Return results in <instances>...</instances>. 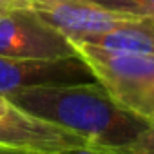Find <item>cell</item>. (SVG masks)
<instances>
[{
	"mask_svg": "<svg viewBox=\"0 0 154 154\" xmlns=\"http://www.w3.org/2000/svg\"><path fill=\"white\" fill-rule=\"evenodd\" d=\"M91 2L131 17L154 18V0H91Z\"/></svg>",
	"mask_w": 154,
	"mask_h": 154,
	"instance_id": "ba28073f",
	"label": "cell"
},
{
	"mask_svg": "<svg viewBox=\"0 0 154 154\" xmlns=\"http://www.w3.org/2000/svg\"><path fill=\"white\" fill-rule=\"evenodd\" d=\"M78 54L76 47L33 8L0 15V56L54 60Z\"/></svg>",
	"mask_w": 154,
	"mask_h": 154,
	"instance_id": "277c9868",
	"label": "cell"
},
{
	"mask_svg": "<svg viewBox=\"0 0 154 154\" xmlns=\"http://www.w3.org/2000/svg\"><path fill=\"white\" fill-rule=\"evenodd\" d=\"M26 8H31V0H0V15Z\"/></svg>",
	"mask_w": 154,
	"mask_h": 154,
	"instance_id": "30bf717a",
	"label": "cell"
},
{
	"mask_svg": "<svg viewBox=\"0 0 154 154\" xmlns=\"http://www.w3.org/2000/svg\"><path fill=\"white\" fill-rule=\"evenodd\" d=\"M6 98L45 122L78 134L91 143L93 154H109L129 145L149 123L120 107L98 82L38 87Z\"/></svg>",
	"mask_w": 154,
	"mask_h": 154,
	"instance_id": "6da1fadb",
	"label": "cell"
},
{
	"mask_svg": "<svg viewBox=\"0 0 154 154\" xmlns=\"http://www.w3.org/2000/svg\"><path fill=\"white\" fill-rule=\"evenodd\" d=\"M76 45H94L107 51L154 54V18L134 17L112 26L107 31L87 35L74 42Z\"/></svg>",
	"mask_w": 154,
	"mask_h": 154,
	"instance_id": "52a82bcc",
	"label": "cell"
},
{
	"mask_svg": "<svg viewBox=\"0 0 154 154\" xmlns=\"http://www.w3.org/2000/svg\"><path fill=\"white\" fill-rule=\"evenodd\" d=\"M0 154H47V152H38V150H27V149H15V147L0 145Z\"/></svg>",
	"mask_w": 154,
	"mask_h": 154,
	"instance_id": "8fae6325",
	"label": "cell"
},
{
	"mask_svg": "<svg viewBox=\"0 0 154 154\" xmlns=\"http://www.w3.org/2000/svg\"><path fill=\"white\" fill-rule=\"evenodd\" d=\"M31 8L72 45L87 35L107 31L123 20L134 18L125 13L105 9L91 0H35Z\"/></svg>",
	"mask_w": 154,
	"mask_h": 154,
	"instance_id": "8992f818",
	"label": "cell"
},
{
	"mask_svg": "<svg viewBox=\"0 0 154 154\" xmlns=\"http://www.w3.org/2000/svg\"><path fill=\"white\" fill-rule=\"evenodd\" d=\"M31 2H35V0H31Z\"/></svg>",
	"mask_w": 154,
	"mask_h": 154,
	"instance_id": "7c38bea8",
	"label": "cell"
},
{
	"mask_svg": "<svg viewBox=\"0 0 154 154\" xmlns=\"http://www.w3.org/2000/svg\"><path fill=\"white\" fill-rule=\"evenodd\" d=\"M76 51L120 107L154 120V54L118 53L94 45H76Z\"/></svg>",
	"mask_w": 154,
	"mask_h": 154,
	"instance_id": "7a4b0ae2",
	"label": "cell"
},
{
	"mask_svg": "<svg viewBox=\"0 0 154 154\" xmlns=\"http://www.w3.org/2000/svg\"><path fill=\"white\" fill-rule=\"evenodd\" d=\"M109 154H154V120H149L147 127L129 145L114 149Z\"/></svg>",
	"mask_w": 154,
	"mask_h": 154,
	"instance_id": "9c48e42d",
	"label": "cell"
},
{
	"mask_svg": "<svg viewBox=\"0 0 154 154\" xmlns=\"http://www.w3.org/2000/svg\"><path fill=\"white\" fill-rule=\"evenodd\" d=\"M91 82H96V78L80 54L54 60L0 56V94L2 96L38 87H60Z\"/></svg>",
	"mask_w": 154,
	"mask_h": 154,
	"instance_id": "5b68a950",
	"label": "cell"
},
{
	"mask_svg": "<svg viewBox=\"0 0 154 154\" xmlns=\"http://www.w3.org/2000/svg\"><path fill=\"white\" fill-rule=\"evenodd\" d=\"M0 145L47 154H93L89 141L45 122L0 94Z\"/></svg>",
	"mask_w": 154,
	"mask_h": 154,
	"instance_id": "3957f363",
	"label": "cell"
}]
</instances>
